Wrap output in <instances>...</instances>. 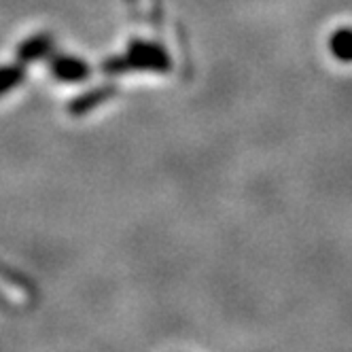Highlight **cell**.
Listing matches in <instances>:
<instances>
[{
    "instance_id": "6da1fadb",
    "label": "cell",
    "mask_w": 352,
    "mask_h": 352,
    "mask_svg": "<svg viewBox=\"0 0 352 352\" xmlns=\"http://www.w3.org/2000/svg\"><path fill=\"white\" fill-rule=\"evenodd\" d=\"M49 52H52V36L49 34H34L17 47V62L30 64V62L45 58Z\"/></svg>"
},
{
    "instance_id": "3957f363",
    "label": "cell",
    "mask_w": 352,
    "mask_h": 352,
    "mask_svg": "<svg viewBox=\"0 0 352 352\" xmlns=\"http://www.w3.org/2000/svg\"><path fill=\"white\" fill-rule=\"evenodd\" d=\"M26 79V70L21 64H9V66H0V96H5L19 87Z\"/></svg>"
},
{
    "instance_id": "7a4b0ae2",
    "label": "cell",
    "mask_w": 352,
    "mask_h": 352,
    "mask_svg": "<svg viewBox=\"0 0 352 352\" xmlns=\"http://www.w3.org/2000/svg\"><path fill=\"white\" fill-rule=\"evenodd\" d=\"M52 72L60 81H79V79L87 77V66H85V62L72 60V58H54Z\"/></svg>"
}]
</instances>
